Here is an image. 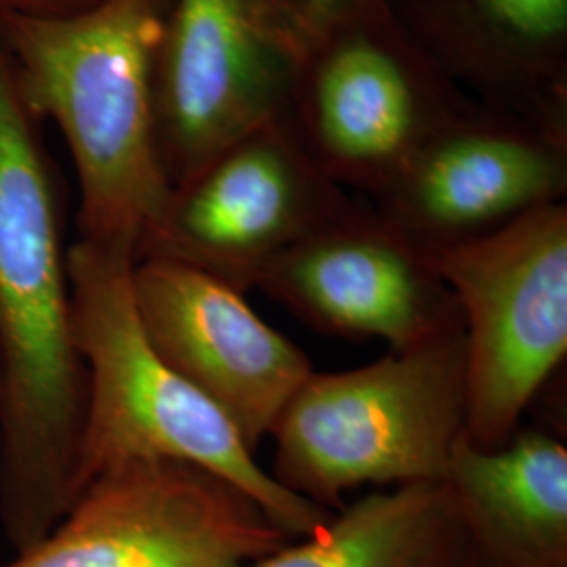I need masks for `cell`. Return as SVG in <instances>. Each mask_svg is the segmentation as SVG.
I'll return each mask as SVG.
<instances>
[{"label": "cell", "mask_w": 567, "mask_h": 567, "mask_svg": "<svg viewBox=\"0 0 567 567\" xmlns=\"http://www.w3.org/2000/svg\"><path fill=\"white\" fill-rule=\"evenodd\" d=\"M466 405L465 326L353 370H313L269 431V473L330 513L355 487L442 484Z\"/></svg>", "instance_id": "obj_4"}, {"label": "cell", "mask_w": 567, "mask_h": 567, "mask_svg": "<svg viewBox=\"0 0 567 567\" xmlns=\"http://www.w3.org/2000/svg\"><path fill=\"white\" fill-rule=\"evenodd\" d=\"M168 0H103L68 18L0 16L21 105L58 124L79 189V243L137 264L173 203L154 118Z\"/></svg>", "instance_id": "obj_2"}, {"label": "cell", "mask_w": 567, "mask_h": 567, "mask_svg": "<svg viewBox=\"0 0 567 567\" xmlns=\"http://www.w3.org/2000/svg\"><path fill=\"white\" fill-rule=\"evenodd\" d=\"M103 0H0V16L68 18L93 9Z\"/></svg>", "instance_id": "obj_16"}, {"label": "cell", "mask_w": 567, "mask_h": 567, "mask_svg": "<svg viewBox=\"0 0 567 567\" xmlns=\"http://www.w3.org/2000/svg\"><path fill=\"white\" fill-rule=\"evenodd\" d=\"M131 292L156 353L257 452L288 398L313 372L303 349L267 324L243 290L173 257L137 261Z\"/></svg>", "instance_id": "obj_11"}, {"label": "cell", "mask_w": 567, "mask_h": 567, "mask_svg": "<svg viewBox=\"0 0 567 567\" xmlns=\"http://www.w3.org/2000/svg\"><path fill=\"white\" fill-rule=\"evenodd\" d=\"M0 47V527L23 553L81 496L86 368L53 185Z\"/></svg>", "instance_id": "obj_1"}, {"label": "cell", "mask_w": 567, "mask_h": 567, "mask_svg": "<svg viewBox=\"0 0 567 567\" xmlns=\"http://www.w3.org/2000/svg\"><path fill=\"white\" fill-rule=\"evenodd\" d=\"M365 204L328 179L282 121L269 122L173 192L142 259L173 257L246 292L284 252Z\"/></svg>", "instance_id": "obj_9"}, {"label": "cell", "mask_w": 567, "mask_h": 567, "mask_svg": "<svg viewBox=\"0 0 567 567\" xmlns=\"http://www.w3.org/2000/svg\"><path fill=\"white\" fill-rule=\"evenodd\" d=\"M255 288L322 332L408 349L463 326L461 307L425 250L362 210L297 244Z\"/></svg>", "instance_id": "obj_12"}, {"label": "cell", "mask_w": 567, "mask_h": 567, "mask_svg": "<svg viewBox=\"0 0 567 567\" xmlns=\"http://www.w3.org/2000/svg\"><path fill=\"white\" fill-rule=\"evenodd\" d=\"M316 28L295 0H168L154 118L173 192L231 143L282 121Z\"/></svg>", "instance_id": "obj_7"}, {"label": "cell", "mask_w": 567, "mask_h": 567, "mask_svg": "<svg viewBox=\"0 0 567 567\" xmlns=\"http://www.w3.org/2000/svg\"><path fill=\"white\" fill-rule=\"evenodd\" d=\"M246 567H468L446 484L381 487Z\"/></svg>", "instance_id": "obj_15"}, {"label": "cell", "mask_w": 567, "mask_h": 567, "mask_svg": "<svg viewBox=\"0 0 567 567\" xmlns=\"http://www.w3.org/2000/svg\"><path fill=\"white\" fill-rule=\"evenodd\" d=\"M288 540L224 477L137 458L91 480L39 545L2 567H246Z\"/></svg>", "instance_id": "obj_8"}, {"label": "cell", "mask_w": 567, "mask_h": 567, "mask_svg": "<svg viewBox=\"0 0 567 567\" xmlns=\"http://www.w3.org/2000/svg\"><path fill=\"white\" fill-rule=\"evenodd\" d=\"M133 267L79 240L68 248L74 341L86 368L81 494L105 468L168 458L243 489L290 540L324 526L334 513L280 486L224 412L150 344L133 303Z\"/></svg>", "instance_id": "obj_3"}, {"label": "cell", "mask_w": 567, "mask_h": 567, "mask_svg": "<svg viewBox=\"0 0 567 567\" xmlns=\"http://www.w3.org/2000/svg\"><path fill=\"white\" fill-rule=\"evenodd\" d=\"M425 255L465 326V437L482 450L505 446L566 360L567 204Z\"/></svg>", "instance_id": "obj_6"}, {"label": "cell", "mask_w": 567, "mask_h": 567, "mask_svg": "<svg viewBox=\"0 0 567 567\" xmlns=\"http://www.w3.org/2000/svg\"><path fill=\"white\" fill-rule=\"evenodd\" d=\"M316 25L386 7V0H295Z\"/></svg>", "instance_id": "obj_17"}, {"label": "cell", "mask_w": 567, "mask_h": 567, "mask_svg": "<svg viewBox=\"0 0 567 567\" xmlns=\"http://www.w3.org/2000/svg\"><path fill=\"white\" fill-rule=\"evenodd\" d=\"M471 100L379 7L316 28L282 122L328 179L374 198Z\"/></svg>", "instance_id": "obj_5"}, {"label": "cell", "mask_w": 567, "mask_h": 567, "mask_svg": "<svg viewBox=\"0 0 567 567\" xmlns=\"http://www.w3.org/2000/svg\"><path fill=\"white\" fill-rule=\"evenodd\" d=\"M567 135L471 100L370 206L423 250L473 243L566 203Z\"/></svg>", "instance_id": "obj_10"}, {"label": "cell", "mask_w": 567, "mask_h": 567, "mask_svg": "<svg viewBox=\"0 0 567 567\" xmlns=\"http://www.w3.org/2000/svg\"><path fill=\"white\" fill-rule=\"evenodd\" d=\"M468 545V567H567V447L522 426L505 446L452 450L444 477Z\"/></svg>", "instance_id": "obj_14"}, {"label": "cell", "mask_w": 567, "mask_h": 567, "mask_svg": "<svg viewBox=\"0 0 567 567\" xmlns=\"http://www.w3.org/2000/svg\"><path fill=\"white\" fill-rule=\"evenodd\" d=\"M466 95L567 135V0H386Z\"/></svg>", "instance_id": "obj_13"}]
</instances>
